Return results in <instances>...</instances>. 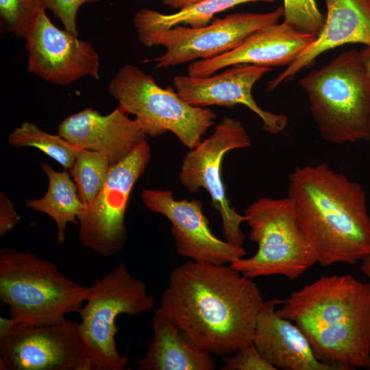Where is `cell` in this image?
Instances as JSON below:
<instances>
[{
	"label": "cell",
	"mask_w": 370,
	"mask_h": 370,
	"mask_svg": "<svg viewBox=\"0 0 370 370\" xmlns=\"http://www.w3.org/2000/svg\"><path fill=\"white\" fill-rule=\"evenodd\" d=\"M317 36L300 32L282 22L251 34L235 49L218 56L191 62L188 75H214L221 69L241 64L273 67L290 65Z\"/></svg>",
	"instance_id": "e0dca14e"
},
{
	"label": "cell",
	"mask_w": 370,
	"mask_h": 370,
	"mask_svg": "<svg viewBox=\"0 0 370 370\" xmlns=\"http://www.w3.org/2000/svg\"><path fill=\"white\" fill-rule=\"evenodd\" d=\"M153 332L146 354L135 365L139 370H213L212 354L193 343L162 311L154 310Z\"/></svg>",
	"instance_id": "ffe728a7"
},
{
	"label": "cell",
	"mask_w": 370,
	"mask_h": 370,
	"mask_svg": "<svg viewBox=\"0 0 370 370\" xmlns=\"http://www.w3.org/2000/svg\"><path fill=\"white\" fill-rule=\"evenodd\" d=\"M272 69L256 64H236L208 77L175 76L173 86L184 101L193 106L244 105L260 118L266 132L278 134L286 128L288 117L262 110L251 94L255 83Z\"/></svg>",
	"instance_id": "9a60e30c"
},
{
	"label": "cell",
	"mask_w": 370,
	"mask_h": 370,
	"mask_svg": "<svg viewBox=\"0 0 370 370\" xmlns=\"http://www.w3.org/2000/svg\"><path fill=\"white\" fill-rule=\"evenodd\" d=\"M141 199L149 210L170 221L180 256L197 262L225 264L247 255L243 246L223 241L213 234L201 201L177 200L171 190L159 189H144Z\"/></svg>",
	"instance_id": "5bb4252c"
},
{
	"label": "cell",
	"mask_w": 370,
	"mask_h": 370,
	"mask_svg": "<svg viewBox=\"0 0 370 370\" xmlns=\"http://www.w3.org/2000/svg\"><path fill=\"white\" fill-rule=\"evenodd\" d=\"M49 179V186L40 199H26L25 204L43 212L54 220L57 226V243H63L68 223L78 225L77 216L84 207L78 188L66 171L57 172L46 162L40 164Z\"/></svg>",
	"instance_id": "7402d4cb"
},
{
	"label": "cell",
	"mask_w": 370,
	"mask_h": 370,
	"mask_svg": "<svg viewBox=\"0 0 370 370\" xmlns=\"http://www.w3.org/2000/svg\"><path fill=\"white\" fill-rule=\"evenodd\" d=\"M283 16L285 23L300 32L317 36L325 18L315 0H283Z\"/></svg>",
	"instance_id": "484cf974"
},
{
	"label": "cell",
	"mask_w": 370,
	"mask_h": 370,
	"mask_svg": "<svg viewBox=\"0 0 370 370\" xmlns=\"http://www.w3.org/2000/svg\"><path fill=\"white\" fill-rule=\"evenodd\" d=\"M276 312L294 322L315 356L336 370L370 368V283L322 275L293 291Z\"/></svg>",
	"instance_id": "3957f363"
},
{
	"label": "cell",
	"mask_w": 370,
	"mask_h": 370,
	"mask_svg": "<svg viewBox=\"0 0 370 370\" xmlns=\"http://www.w3.org/2000/svg\"><path fill=\"white\" fill-rule=\"evenodd\" d=\"M58 134L75 146L99 152L114 164L149 136L143 123L118 106L108 115L85 108L63 119Z\"/></svg>",
	"instance_id": "2e32d148"
},
{
	"label": "cell",
	"mask_w": 370,
	"mask_h": 370,
	"mask_svg": "<svg viewBox=\"0 0 370 370\" xmlns=\"http://www.w3.org/2000/svg\"><path fill=\"white\" fill-rule=\"evenodd\" d=\"M100 0H43L45 10H49L63 24L68 32L78 36L76 16L79 8L85 3Z\"/></svg>",
	"instance_id": "83f0119b"
},
{
	"label": "cell",
	"mask_w": 370,
	"mask_h": 370,
	"mask_svg": "<svg viewBox=\"0 0 370 370\" xmlns=\"http://www.w3.org/2000/svg\"><path fill=\"white\" fill-rule=\"evenodd\" d=\"M275 0H203L171 14L149 8L139 10L134 17V25L141 43L149 36L177 25L199 28L209 24L214 14L250 2L272 3Z\"/></svg>",
	"instance_id": "44dd1931"
},
{
	"label": "cell",
	"mask_w": 370,
	"mask_h": 370,
	"mask_svg": "<svg viewBox=\"0 0 370 370\" xmlns=\"http://www.w3.org/2000/svg\"><path fill=\"white\" fill-rule=\"evenodd\" d=\"M369 370H370V368L369 369Z\"/></svg>",
	"instance_id": "836d02e7"
},
{
	"label": "cell",
	"mask_w": 370,
	"mask_h": 370,
	"mask_svg": "<svg viewBox=\"0 0 370 370\" xmlns=\"http://www.w3.org/2000/svg\"><path fill=\"white\" fill-rule=\"evenodd\" d=\"M108 90L127 114L143 123L149 136L170 131L190 149L200 144L217 117L210 108L188 104L171 87L161 88L151 75L132 64L119 70Z\"/></svg>",
	"instance_id": "52a82bcc"
},
{
	"label": "cell",
	"mask_w": 370,
	"mask_h": 370,
	"mask_svg": "<svg viewBox=\"0 0 370 370\" xmlns=\"http://www.w3.org/2000/svg\"><path fill=\"white\" fill-rule=\"evenodd\" d=\"M322 138L334 145L370 140V84L354 49L299 80Z\"/></svg>",
	"instance_id": "5b68a950"
},
{
	"label": "cell",
	"mask_w": 370,
	"mask_h": 370,
	"mask_svg": "<svg viewBox=\"0 0 370 370\" xmlns=\"http://www.w3.org/2000/svg\"><path fill=\"white\" fill-rule=\"evenodd\" d=\"M91 286L89 297L77 313L92 370H123L130 359L116 347V318L121 314L133 317L153 309L154 297L148 293L146 284L134 278L123 263Z\"/></svg>",
	"instance_id": "ba28073f"
},
{
	"label": "cell",
	"mask_w": 370,
	"mask_h": 370,
	"mask_svg": "<svg viewBox=\"0 0 370 370\" xmlns=\"http://www.w3.org/2000/svg\"><path fill=\"white\" fill-rule=\"evenodd\" d=\"M77 36L56 27L41 9L25 38L27 71L62 86L85 76L98 79L99 55L90 42Z\"/></svg>",
	"instance_id": "4fadbf2b"
},
{
	"label": "cell",
	"mask_w": 370,
	"mask_h": 370,
	"mask_svg": "<svg viewBox=\"0 0 370 370\" xmlns=\"http://www.w3.org/2000/svg\"><path fill=\"white\" fill-rule=\"evenodd\" d=\"M282 301H264L259 311L252 343L262 356L276 370H336L315 356L297 325L277 314Z\"/></svg>",
	"instance_id": "d6986e66"
},
{
	"label": "cell",
	"mask_w": 370,
	"mask_h": 370,
	"mask_svg": "<svg viewBox=\"0 0 370 370\" xmlns=\"http://www.w3.org/2000/svg\"><path fill=\"white\" fill-rule=\"evenodd\" d=\"M1 370H92L79 323L15 324L0 338Z\"/></svg>",
	"instance_id": "30bf717a"
},
{
	"label": "cell",
	"mask_w": 370,
	"mask_h": 370,
	"mask_svg": "<svg viewBox=\"0 0 370 370\" xmlns=\"http://www.w3.org/2000/svg\"><path fill=\"white\" fill-rule=\"evenodd\" d=\"M151 155L145 140L125 158L112 164L102 190L77 216L79 238L83 246L104 257L123 250L127 233L125 214L130 193Z\"/></svg>",
	"instance_id": "9c48e42d"
},
{
	"label": "cell",
	"mask_w": 370,
	"mask_h": 370,
	"mask_svg": "<svg viewBox=\"0 0 370 370\" xmlns=\"http://www.w3.org/2000/svg\"><path fill=\"white\" fill-rule=\"evenodd\" d=\"M358 52L362 69L370 84V47H365Z\"/></svg>",
	"instance_id": "f546056e"
},
{
	"label": "cell",
	"mask_w": 370,
	"mask_h": 370,
	"mask_svg": "<svg viewBox=\"0 0 370 370\" xmlns=\"http://www.w3.org/2000/svg\"><path fill=\"white\" fill-rule=\"evenodd\" d=\"M244 214L249 238L258 249L252 256L230 264L243 275L251 279L282 275L294 280L317 263L288 197H261Z\"/></svg>",
	"instance_id": "8992f818"
},
{
	"label": "cell",
	"mask_w": 370,
	"mask_h": 370,
	"mask_svg": "<svg viewBox=\"0 0 370 370\" xmlns=\"http://www.w3.org/2000/svg\"><path fill=\"white\" fill-rule=\"evenodd\" d=\"M287 197L317 263L355 264L370 254V215L362 186L327 163L297 166Z\"/></svg>",
	"instance_id": "7a4b0ae2"
},
{
	"label": "cell",
	"mask_w": 370,
	"mask_h": 370,
	"mask_svg": "<svg viewBox=\"0 0 370 370\" xmlns=\"http://www.w3.org/2000/svg\"><path fill=\"white\" fill-rule=\"evenodd\" d=\"M283 13V6L280 5L269 12L227 14L199 28L175 26L141 42L148 47L163 46L166 49L162 56L144 62H156V67L160 69L218 56L235 49L255 32L278 23Z\"/></svg>",
	"instance_id": "7c38bea8"
},
{
	"label": "cell",
	"mask_w": 370,
	"mask_h": 370,
	"mask_svg": "<svg viewBox=\"0 0 370 370\" xmlns=\"http://www.w3.org/2000/svg\"><path fill=\"white\" fill-rule=\"evenodd\" d=\"M264 302L253 279L230 264L190 260L172 270L160 307L200 348L223 356L253 342Z\"/></svg>",
	"instance_id": "6da1fadb"
},
{
	"label": "cell",
	"mask_w": 370,
	"mask_h": 370,
	"mask_svg": "<svg viewBox=\"0 0 370 370\" xmlns=\"http://www.w3.org/2000/svg\"><path fill=\"white\" fill-rule=\"evenodd\" d=\"M251 145V139L241 121L225 117L210 136L185 154L178 175L180 182L188 193L204 188L209 193L212 207L221 215L225 240L240 246L245 239L241 225L246 218L230 205L221 177V164L228 151Z\"/></svg>",
	"instance_id": "8fae6325"
},
{
	"label": "cell",
	"mask_w": 370,
	"mask_h": 370,
	"mask_svg": "<svg viewBox=\"0 0 370 370\" xmlns=\"http://www.w3.org/2000/svg\"><path fill=\"white\" fill-rule=\"evenodd\" d=\"M15 322L12 317H0V338L6 336L13 329Z\"/></svg>",
	"instance_id": "1f68e13d"
},
{
	"label": "cell",
	"mask_w": 370,
	"mask_h": 370,
	"mask_svg": "<svg viewBox=\"0 0 370 370\" xmlns=\"http://www.w3.org/2000/svg\"><path fill=\"white\" fill-rule=\"evenodd\" d=\"M327 15L317 38L286 69L268 82L273 91L328 50L347 43L370 47V0H325Z\"/></svg>",
	"instance_id": "ac0fdd59"
},
{
	"label": "cell",
	"mask_w": 370,
	"mask_h": 370,
	"mask_svg": "<svg viewBox=\"0 0 370 370\" xmlns=\"http://www.w3.org/2000/svg\"><path fill=\"white\" fill-rule=\"evenodd\" d=\"M232 354L223 356L221 370H276L262 356L253 343Z\"/></svg>",
	"instance_id": "4316f807"
},
{
	"label": "cell",
	"mask_w": 370,
	"mask_h": 370,
	"mask_svg": "<svg viewBox=\"0 0 370 370\" xmlns=\"http://www.w3.org/2000/svg\"><path fill=\"white\" fill-rule=\"evenodd\" d=\"M21 219L14 204L6 194L0 193V236L12 230Z\"/></svg>",
	"instance_id": "f1b7e54d"
},
{
	"label": "cell",
	"mask_w": 370,
	"mask_h": 370,
	"mask_svg": "<svg viewBox=\"0 0 370 370\" xmlns=\"http://www.w3.org/2000/svg\"><path fill=\"white\" fill-rule=\"evenodd\" d=\"M203 0H161L164 5L175 10H181Z\"/></svg>",
	"instance_id": "4dcf8cb0"
},
{
	"label": "cell",
	"mask_w": 370,
	"mask_h": 370,
	"mask_svg": "<svg viewBox=\"0 0 370 370\" xmlns=\"http://www.w3.org/2000/svg\"><path fill=\"white\" fill-rule=\"evenodd\" d=\"M42 8L43 0H0L1 33L25 38L34 18Z\"/></svg>",
	"instance_id": "d4e9b609"
},
{
	"label": "cell",
	"mask_w": 370,
	"mask_h": 370,
	"mask_svg": "<svg viewBox=\"0 0 370 370\" xmlns=\"http://www.w3.org/2000/svg\"><path fill=\"white\" fill-rule=\"evenodd\" d=\"M360 269L364 275L369 280L370 283V254L362 260Z\"/></svg>",
	"instance_id": "d6a6232c"
},
{
	"label": "cell",
	"mask_w": 370,
	"mask_h": 370,
	"mask_svg": "<svg viewBox=\"0 0 370 370\" xmlns=\"http://www.w3.org/2000/svg\"><path fill=\"white\" fill-rule=\"evenodd\" d=\"M91 290L30 252L12 247L0 251V304L8 306L16 324L50 323L78 312Z\"/></svg>",
	"instance_id": "277c9868"
},
{
	"label": "cell",
	"mask_w": 370,
	"mask_h": 370,
	"mask_svg": "<svg viewBox=\"0 0 370 370\" xmlns=\"http://www.w3.org/2000/svg\"><path fill=\"white\" fill-rule=\"evenodd\" d=\"M111 166L110 160L101 153L79 148L75 162L69 171L84 206L92 203L99 194Z\"/></svg>",
	"instance_id": "cb8c5ba5"
},
{
	"label": "cell",
	"mask_w": 370,
	"mask_h": 370,
	"mask_svg": "<svg viewBox=\"0 0 370 370\" xmlns=\"http://www.w3.org/2000/svg\"><path fill=\"white\" fill-rule=\"evenodd\" d=\"M14 147H32L53 158L65 169L70 170L75 162L79 147L61 136L53 135L41 130L34 123L25 121L8 137Z\"/></svg>",
	"instance_id": "603a6c76"
}]
</instances>
